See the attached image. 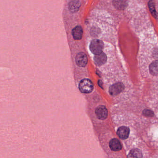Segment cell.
I'll use <instances>...</instances> for the list:
<instances>
[{
	"instance_id": "cell-1",
	"label": "cell",
	"mask_w": 158,
	"mask_h": 158,
	"mask_svg": "<svg viewBox=\"0 0 158 158\" xmlns=\"http://www.w3.org/2000/svg\"><path fill=\"white\" fill-rule=\"evenodd\" d=\"M94 88V84L92 81L89 79H83L79 83V90L82 93H90L93 92Z\"/></svg>"
},
{
	"instance_id": "cell-2",
	"label": "cell",
	"mask_w": 158,
	"mask_h": 158,
	"mask_svg": "<svg viewBox=\"0 0 158 158\" xmlns=\"http://www.w3.org/2000/svg\"><path fill=\"white\" fill-rule=\"evenodd\" d=\"M104 48L103 42L98 39H94L91 41L90 50L94 55H97L102 53Z\"/></svg>"
},
{
	"instance_id": "cell-3",
	"label": "cell",
	"mask_w": 158,
	"mask_h": 158,
	"mask_svg": "<svg viewBox=\"0 0 158 158\" xmlns=\"http://www.w3.org/2000/svg\"><path fill=\"white\" fill-rule=\"evenodd\" d=\"M124 88L123 83L120 82L116 83L110 86L109 92L110 95L115 96L119 94L123 91Z\"/></svg>"
},
{
	"instance_id": "cell-4",
	"label": "cell",
	"mask_w": 158,
	"mask_h": 158,
	"mask_svg": "<svg viewBox=\"0 0 158 158\" xmlns=\"http://www.w3.org/2000/svg\"><path fill=\"white\" fill-rule=\"evenodd\" d=\"M95 114L98 118L101 120H104L107 117L108 112L105 105H100L96 109Z\"/></svg>"
},
{
	"instance_id": "cell-5",
	"label": "cell",
	"mask_w": 158,
	"mask_h": 158,
	"mask_svg": "<svg viewBox=\"0 0 158 158\" xmlns=\"http://www.w3.org/2000/svg\"><path fill=\"white\" fill-rule=\"evenodd\" d=\"M87 57L84 53L81 52L77 54L76 57V62L77 65L81 67H85L87 64Z\"/></svg>"
},
{
	"instance_id": "cell-6",
	"label": "cell",
	"mask_w": 158,
	"mask_h": 158,
	"mask_svg": "<svg viewBox=\"0 0 158 158\" xmlns=\"http://www.w3.org/2000/svg\"><path fill=\"white\" fill-rule=\"evenodd\" d=\"M130 130L128 127L122 126L119 128L117 131V135L118 137L122 140H125L129 137Z\"/></svg>"
},
{
	"instance_id": "cell-7",
	"label": "cell",
	"mask_w": 158,
	"mask_h": 158,
	"mask_svg": "<svg viewBox=\"0 0 158 158\" xmlns=\"http://www.w3.org/2000/svg\"><path fill=\"white\" fill-rule=\"evenodd\" d=\"M110 148L112 151H118L122 149V145L118 139L113 138L109 143Z\"/></svg>"
},
{
	"instance_id": "cell-8",
	"label": "cell",
	"mask_w": 158,
	"mask_h": 158,
	"mask_svg": "<svg viewBox=\"0 0 158 158\" xmlns=\"http://www.w3.org/2000/svg\"><path fill=\"white\" fill-rule=\"evenodd\" d=\"M94 59L97 65L98 66H101L105 64L106 61V56L105 53L102 52L98 54L95 55Z\"/></svg>"
},
{
	"instance_id": "cell-9",
	"label": "cell",
	"mask_w": 158,
	"mask_h": 158,
	"mask_svg": "<svg viewBox=\"0 0 158 158\" xmlns=\"http://www.w3.org/2000/svg\"><path fill=\"white\" fill-rule=\"evenodd\" d=\"M72 33L75 40H80L81 39L83 36V29L81 27L77 26L75 27L72 30Z\"/></svg>"
},
{
	"instance_id": "cell-10",
	"label": "cell",
	"mask_w": 158,
	"mask_h": 158,
	"mask_svg": "<svg viewBox=\"0 0 158 158\" xmlns=\"http://www.w3.org/2000/svg\"><path fill=\"white\" fill-rule=\"evenodd\" d=\"M81 5V2L79 0H73L69 4V9L71 12L75 13L78 11Z\"/></svg>"
},
{
	"instance_id": "cell-11",
	"label": "cell",
	"mask_w": 158,
	"mask_h": 158,
	"mask_svg": "<svg viewBox=\"0 0 158 158\" xmlns=\"http://www.w3.org/2000/svg\"><path fill=\"white\" fill-rule=\"evenodd\" d=\"M149 72L151 75L158 76V60L152 62L149 67Z\"/></svg>"
},
{
	"instance_id": "cell-12",
	"label": "cell",
	"mask_w": 158,
	"mask_h": 158,
	"mask_svg": "<svg viewBox=\"0 0 158 158\" xmlns=\"http://www.w3.org/2000/svg\"><path fill=\"white\" fill-rule=\"evenodd\" d=\"M128 157L129 158H142L143 155L142 152L138 149H134L130 152Z\"/></svg>"
},
{
	"instance_id": "cell-13",
	"label": "cell",
	"mask_w": 158,
	"mask_h": 158,
	"mask_svg": "<svg viewBox=\"0 0 158 158\" xmlns=\"http://www.w3.org/2000/svg\"><path fill=\"white\" fill-rule=\"evenodd\" d=\"M148 6H149V10L151 12V14L153 15L154 17L156 19L158 18L157 14L155 8V3L153 0H150L148 2Z\"/></svg>"
},
{
	"instance_id": "cell-14",
	"label": "cell",
	"mask_w": 158,
	"mask_h": 158,
	"mask_svg": "<svg viewBox=\"0 0 158 158\" xmlns=\"http://www.w3.org/2000/svg\"><path fill=\"white\" fill-rule=\"evenodd\" d=\"M113 3L116 8L121 9L125 7L126 2L125 0H114Z\"/></svg>"
},
{
	"instance_id": "cell-15",
	"label": "cell",
	"mask_w": 158,
	"mask_h": 158,
	"mask_svg": "<svg viewBox=\"0 0 158 158\" xmlns=\"http://www.w3.org/2000/svg\"><path fill=\"white\" fill-rule=\"evenodd\" d=\"M144 115L146 117H152L154 116V113L151 110H148V109H145L143 111Z\"/></svg>"
}]
</instances>
